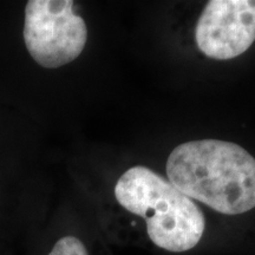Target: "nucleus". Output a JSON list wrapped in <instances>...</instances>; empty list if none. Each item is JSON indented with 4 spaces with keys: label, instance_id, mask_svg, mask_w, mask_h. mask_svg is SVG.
<instances>
[{
    "label": "nucleus",
    "instance_id": "5",
    "mask_svg": "<svg viewBox=\"0 0 255 255\" xmlns=\"http://www.w3.org/2000/svg\"><path fill=\"white\" fill-rule=\"evenodd\" d=\"M47 255H89L84 244L75 237H64L56 242Z\"/></svg>",
    "mask_w": 255,
    "mask_h": 255
},
{
    "label": "nucleus",
    "instance_id": "3",
    "mask_svg": "<svg viewBox=\"0 0 255 255\" xmlns=\"http://www.w3.org/2000/svg\"><path fill=\"white\" fill-rule=\"evenodd\" d=\"M24 40L40 66L57 69L83 52L88 28L71 0H31L25 7Z\"/></svg>",
    "mask_w": 255,
    "mask_h": 255
},
{
    "label": "nucleus",
    "instance_id": "4",
    "mask_svg": "<svg viewBox=\"0 0 255 255\" xmlns=\"http://www.w3.org/2000/svg\"><path fill=\"white\" fill-rule=\"evenodd\" d=\"M195 39L203 55L227 60L255 41V0H212L201 13Z\"/></svg>",
    "mask_w": 255,
    "mask_h": 255
},
{
    "label": "nucleus",
    "instance_id": "2",
    "mask_svg": "<svg viewBox=\"0 0 255 255\" xmlns=\"http://www.w3.org/2000/svg\"><path fill=\"white\" fill-rule=\"evenodd\" d=\"M115 197L123 208L141 216L156 246L181 253L199 244L205 216L194 201L151 169L136 165L115 186Z\"/></svg>",
    "mask_w": 255,
    "mask_h": 255
},
{
    "label": "nucleus",
    "instance_id": "1",
    "mask_svg": "<svg viewBox=\"0 0 255 255\" xmlns=\"http://www.w3.org/2000/svg\"><path fill=\"white\" fill-rule=\"evenodd\" d=\"M167 175L181 193L221 214L255 208V158L235 143L199 139L180 144L169 155Z\"/></svg>",
    "mask_w": 255,
    "mask_h": 255
}]
</instances>
